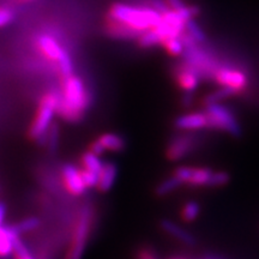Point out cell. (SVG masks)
<instances>
[{
    "mask_svg": "<svg viewBox=\"0 0 259 259\" xmlns=\"http://www.w3.org/2000/svg\"><path fill=\"white\" fill-rule=\"evenodd\" d=\"M59 92L60 99L57 109L58 114L65 121L71 124L82 121L92 103V96L83 80L74 73L63 77V84Z\"/></svg>",
    "mask_w": 259,
    "mask_h": 259,
    "instance_id": "obj_1",
    "label": "cell"
},
{
    "mask_svg": "<svg viewBox=\"0 0 259 259\" xmlns=\"http://www.w3.org/2000/svg\"><path fill=\"white\" fill-rule=\"evenodd\" d=\"M107 19L118 22L143 34L144 31L155 28L160 23L161 14L153 8H141V6L115 3L109 9Z\"/></svg>",
    "mask_w": 259,
    "mask_h": 259,
    "instance_id": "obj_2",
    "label": "cell"
},
{
    "mask_svg": "<svg viewBox=\"0 0 259 259\" xmlns=\"http://www.w3.org/2000/svg\"><path fill=\"white\" fill-rule=\"evenodd\" d=\"M181 185L191 187H221L231 180V176L225 170H213L206 167L179 166L173 173Z\"/></svg>",
    "mask_w": 259,
    "mask_h": 259,
    "instance_id": "obj_3",
    "label": "cell"
},
{
    "mask_svg": "<svg viewBox=\"0 0 259 259\" xmlns=\"http://www.w3.org/2000/svg\"><path fill=\"white\" fill-rule=\"evenodd\" d=\"M59 99L60 92L57 89H52L42 96L36 115H35L28 132L29 138L36 141L40 145L45 144V138H46L48 128L53 124L54 115H56L58 105H59Z\"/></svg>",
    "mask_w": 259,
    "mask_h": 259,
    "instance_id": "obj_4",
    "label": "cell"
},
{
    "mask_svg": "<svg viewBox=\"0 0 259 259\" xmlns=\"http://www.w3.org/2000/svg\"><path fill=\"white\" fill-rule=\"evenodd\" d=\"M94 211L89 206H84L79 211L78 218L74 223L72 236L67 248V253L65 259H83L85 246L88 244L90 233L93 229Z\"/></svg>",
    "mask_w": 259,
    "mask_h": 259,
    "instance_id": "obj_5",
    "label": "cell"
},
{
    "mask_svg": "<svg viewBox=\"0 0 259 259\" xmlns=\"http://www.w3.org/2000/svg\"><path fill=\"white\" fill-rule=\"evenodd\" d=\"M206 120H208V128L218 130V131L227 132L228 135L238 136L241 135V127L238 119L235 118L228 107L222 106L221 103H212L205 106Z\"/></svg>",
    "mask_w": 259,
    "mask_h": 259,
    "instance_id": "obj_6",
    "label": "cell"
},
{
    "mask_svg": "<svg viewBox=\"0 0 259 259\" xmlns=\"http://www.w3.org/2000/svg\"><path fill=\"white\" fill-rule=\"evenodd\" d=\"M36 45L41 53L50 60L56 61L58 66H64L72 61L69 52L50 34H41L36 38Z\"/></svg>",
    "mask_w": 259,
    "mask_h": 259,
    "instance_id": "obj_7",
    "label": "cell"
},
{
    "mask_svg": "<svg viewBox=\"0 0 259 259\" xmlns=\"http://www.w3.org/2000/svg\"><path fill=\"white\" fill-rule=\"evenodd\" d=\"M213 79L223 88H229L236 94L246 89L248 79L242 71L231 66H219L213 74Z\"/></svg>",
    "mask_w": 259,
    "mask_h": 259,
    "instance_id": "obj_8",
    "label": "cell"
},
{
    "mask_svg": "<svg viewBox=\"0 0 259 259\" xmlns=\"http://www.w3.org/2000/svg\"><path fill=\"white\" fill-rule=\"evenodd\" d=\"M194 137L191 134H181L171 138L166 149V157L171 162H177L186 157L193 150Z\"/></svg>",
    "mask_w": 259,
    "mask_h": 259,
    "instance_id": "obj_9",
    "label": "cell"
},
{
    "mask_svg": "<svg viewBox=\"0 0 259 259\" xmlns=\"http://www.w3.org/2000/svg\"><path fill=\"white\" fill-rule=\"evenodd\" d=\"M61 180L65 189L72 196H82L88 190L80 176V168L74 164H65L61 169Z\"/></svg>",
    "mask_w": 259,
    "mask_h": 259,
    "instance_id": "obj_10",
    "label": "cell"
},
{
    "mask_svg": "<svg viewBox=\"0 0 259 259\" xmlns=\"http://www.w3.org/2000/svg\"><path fill=\"white\" fill-rule=\"evenodd\" d=\"M174 126L179 131H198V130L208 128V120L204 112H193L178 116L174 121Z\"/></svg>",
    "mask_w": 259,
    "mask_h": 259,
    "instance_id": "obj_11",
    "label": "cell"
},
{
    "mask_svg": "<svg viewBox=\"0 0 259 259\" xmlns=\"http://www.w3.org/2000/svg\"><path fill=\"white\" fill-rule=\"evenodd\" d=\"M176 79L178 85L184 90L186 94H192L198 87L200 77L192 67L189 66L186 63L181 65L179 69L176 71Z\"/></svg>",
    "mask_w": 259,
    "mask_h": 259,
    "instance_id": "obj_12",
    "label": "cell"
},
{
    "mask_svg": "<svg viewBox=\"0 0 259 259\" xmlns=\"http://www.w3.org/2000/svg\"><path fill=\"white\" fill-rule=\"evenodd\" d=\"M160 227L162 231L166 233L167 235H169L170 238H174L176 240L180 241L181 244L187 245V246H192L196 244V238H194L192 233L186 231L185 228H183L180 225H178L177 222L171 221V220H168V219L161 220Z\"/></svg>",
    "mask_w": 259,
    "mask_h": 259,
    "instance_id": "obj_13",
    "label": "cell"
},
{
    "mask_svg": "<svg viewBox=\"0 0 259 259\" xmlns=\"http://www.w3.org/2000/svg\"><path fill=\"white\" fill-rule=\"evenodd\" d=\"M116 178H118V167L113 162H106L103 163L101 171L97 177L96 189L100 192H108L114 186Z\"/></svg>",
    "mask_w": 259,
    "mask_h": 259,
    "instance_id": "obj_14",
    "label": "cell"
},
{
    "mask_svg": "<svg viewBox=\"0 0 259 259\" xmlns=\"http://www.w3.org/2000/svg\"><path fill=\"white\" fill-rule=\"evenodd\" d=\"M106 32L109 37L116 38V40H134L142 35L135 29L126 27L118 22L109 21V19H106Z\"/></svg>",
    "mask_w": 259,
    "mask_h": 259,
    "instance_id": "obj_15",
    "label": "cell"
},
{
    "mask_svg": "<svg viewBox=\"0 0 259 259\" xmlns=\"http://www.w3.org/2000/svg\"><path fill=\"white\" fill-rule=\"evenodd\" d=\"M97 143L101 145L103 151H112V153H120L126 147V142L122 136L113 132H106L96 138Z\"/></svg>",
    "mask_w": 259,
    "mask_h": 259,
    "instance_id": "obj_16",
    "label": "cell"
},
{
    "mask_svg": "<svg viewBox=\"0 0 259 259\" xmlns=\"http://www.w3.org/2000/svg\"><path fill=\"white\" fill-rule=\"evenodd\" d=\"M16 235L19 234L12 226L0 227V258H6L12 253V240Z\"/></svg>",
    "mask_w": 259,
    "mask_h": 259,
    "instance_id": "obj_17",
    "label": "cell"
},
{
    "mask_svg": "<svg viewBox=\"0 0 259 259\" xmlns=\"http://www.w3.org/2000/svg\"><path fill=\"white\" fill-rule=\"evenodd\" d=\"M80 164H82V169H85L92 173L96 174L99 177V173L101 171L103 167V162L100 156L90 153V151H85L82 156H80Z\"/></svg>",
    "mask_w": 259,
    "mask_h": 259,
    "instance_id": "obj_18",
    "label": "cell"
},
{
    "mask_svg": "<svg viewBox=\"0 0 259 259\" xmlns=\"http://www.w3.org/2000/svg\"><path fill=\"white\" fill-rule=\"evenodd\" d=\"M181 183L178 180L177 177L170 176L166 178L164 180H162L158 185L155 187V194L157 197H166L168 194L173 193L174 191H177L179 187H181Z\"/></svg>",
    "mask_w": 259,
    "mask_h": 259,
    "instance_id": "obj_19",
    "label": "cell"
},
{
    "mask_svg": "<svg viewBox=\"0 0 259 259\" xmlns=\"http://www.w3.org/2000/svg\"><path fill=\"white\" fill-rule=\"evenodd\" d=\"M200 215V205L196 200H189V202L184 204L181 208L180 218L185 222H193L198 219Z\"/></svg>",
    "mask_w": 259,
    "mask_h": 259,
    "instance_id": "obj_20",
    "label": "cell"
},
{
    "mask_svg": "<svg viewBox=\"0 0 259 259\" xmlns=\"http://www.w3.org/2000/svg\"><path fill=\"white\" fill-rule=\"evenodd\" d=\"M59 126L57 124H52L48 128L46 138H45V144L46 145L47 150L50 151L51 154L57 153V150L59 149Z\"/></svg>",
    "mask_w": 259,
    "mask_h": 259,
    "instance_id": "obj_21",
    "label": "cell"
},
{
    "mask_svg": "<svg viewBox=\"0 0 259 259\" xmlns=\"http://www.w3.org/2000/svg\"><path fill=\"white\" fill-rule=\"evenodd\" d=\"M138 44L139 46L143 48H149L156 46V45L162 44V40L160 35L157 34V31L155 29H149V30L144 31L141 36L138 37Z\"/></svg>",
    "mask_w": 259,
    "mask_h": 259,
    "instance_id": "obj_22",
    "label": "cell"
},
{
    "mask_svg": "<svg viewBox=\"0 0 259 259\" xmlns=\"http://www.w3.org/2000/svg\"><path fill=\"white\" fill-rule=\"evenodd\" d=\"M38 226H40V220L35 218V216H30V218L22 220V221L16 223V225H12L16 233L19 235L23 234V233L34 231V229H36Z\"/></svg>",
    "mask_w": 259,
    "mask_h": 259,
    "instance_id": "obj_23",
    "label": "cell"
},
{
    "mask_svg": "<svg viewBox=\"0 0 259 259\" xmlns=\"http://www.w3.org/2000/svg\"><path fill=\"white\" fill-rule=\"evenodd\" d=\"M185 31L193 41L197 42V44L205 41V34H204L199 25L197 24L193 19H189V21L185 22Z\"/></svg>",
    "mask_w": 259,
    "mask_h": 259,
    "instance_id": "obj_24",
    "label": "cell"
},
{
    "mask_svg": "<svg viewBox=\"0 0 259 259\" xmlns=\"http://www.w3.org/2000/svg\"><path fill=\"white\" fill-rule=\"evenodd\" d=\"M162 45H163L164 48H166L168 53L173 57H179L184 52V44L183 41H181V36L167 38V40L162 42Z\"/></svg>",
    "mask_w": 259,
    "mask_h": 259,
    "instance_id": "obj_25",
    "label": "cell"
},
{
    "mask_svg": "<svg viewBox=\"0 0 259 259\" xmlns=\"http://www.w3.org/2000/svg\"><path fill=\"white\" fill-rule=\"evenodd\" d=\"M235 92H233L232 89L229 88H222L216 90L215 93L210 94L205 97V100H204V105L208 106V105H212V103H221L222 100L227 99V97H231L233 95H235Z\"/></svg>",
    "mask_w": 259,
    "mask_h": 259,
    "instance_id": "obj_26",
    "label": "cell"
},
{
    "mask_svg": "<svg viewBox=\"0 0 259 259\" xmlns=\"http://www.w3.org/2000/svg\"><path fill=\"white\" fill-rule=\"evenodd\" d=\"M16 19V11L10 6H0V29L8 27Z\"/></svg>",
    "mask_w": 259,
    "mask_h": 259,
    "instance_id": "obj_27",
    "label": "cell"
},
{
    "mask_svg": "<svg viewBox=\"0 0 259 259\" xmlns=\"http://www.w3.org/2000/svg\"><path fill=\"white\" fill-rule=\"evenodd\" d=\"M80 176H82L84 185L87 186V189H93V187H96L97 185V176L96 174L92 173V171H88L85 169H82L80 168Z\"/></svg>",
    "mask_w": 259,
    "mask_h": 259,
    "instance_id": "obj_28",
    "label": "cell"
},
{
    "mask_svg": "<svg viewBox=\"0 0 259 259\" xmlns=\"http://www.w3.org/2000/svg\"><path fill=\"white\" fill-rule=\"evenodd\" d=\"M136 258L137 259H158L157 255L155 254V252L149 250V248H147V247L141 248V250L137 252V254H136Z\"/></svg>",
    "mask_w": 259,
    "mask_h": 259,
    "instance_id": "obj_29",
    "label": "cell"
},
{
    "mask_svg": "<svg viewBox=\"0 0 259 259\" xmlns=\"http://www.w3.org/2000/svg\"><path fill=\"white\" fill-rule=\"evenodd\" d=\"M5 215H6V205L3 202H0V227L4 225Z\"/></svg>",
    "mask_w": 259,
    "mask_h": 259,
    "instance_id": "obj_30",
    "label": "cell"
},
{
    "mask_svg": "<svg viewBox=\"0 0 259 259\" xmlns=\"http://www.w3.org/2000/svg\"><path fill=\"white\" fill-rule=\"evenodd\" d=\"M16 259H35V258L30 252H28V253H25L23 255H18V257H16Z\"/></svg>",
    "mask_w": 259,
    "mask_h": 259,
    "instance_id": "obj_31",
    "label": "cell"
},
{
    "mask_svg": "<svg viewBox=\"0 0 259 259\" xmlns=\"http://www.w3.org/2000/svg\"><path fill=\"white\" fill-rule=\"evenodd\" d=\"M15 3H18V4H24V3H30L34 2V0H14Z\"/></svg>",
    "mask_w": 259,
    "mask_h": 259,
    "instance_id": "obj_32",
    "label": "cell"
},
{
    "mask_svg": "<svg viewBox=\"0 0 259 259\" xmlns=\"http://www.w3.org/2000/svg\"><path fill=\"white\" fill-rule=\"evenodd\" d=\"M171 259H181V258H171Z\"/></svg>",
    "mask_w": 259,
    "mask_h": 259,
    "instance_id": "obj_33",
    "label": "cell"
}]
</instances>
